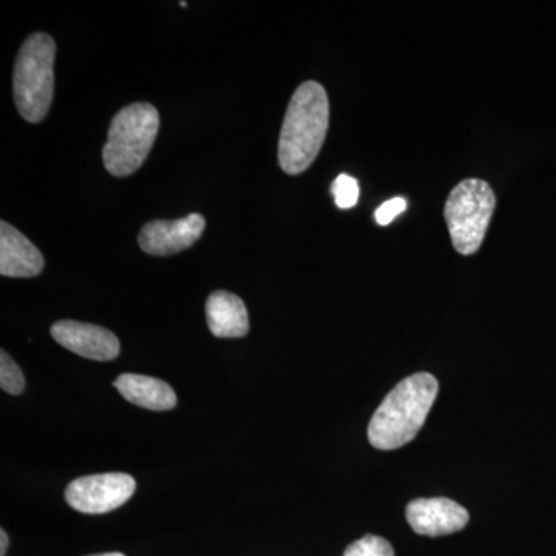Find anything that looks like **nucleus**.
I'll return each mask as SVG.
<instances>
[{
	"mask_svg": "<svg viewBox=\"0 0 556 556\" xmlns=\"http://www.w3.org/2000/svg\"><path fill=\"white\" fill-rule=\"evenodd\" d=\"M343 556H394V551L386 538L367 535L348 546Z\"/></svg>",
	"mask_w": 556,
	"mask_h": 556,
	"instance_id": "nucleus-14",
	"label": "nucleus"
},
{
	"mask_svg": "<svg viewBox=\"0 0 556 556\" xmlns=\"http://www.w3.org/2000/svg\"><path fill=\"white\" fill-rule=\"evenodd\" d=\"M0 556H5L7 548H9V535H7L5 530H0Z\"/></svg>",
	"mask_w": 556,
	"mask_h": 556,
	"instance_id": "nucleus-17",
	"label": "nucleus"
},
{
	"mask_svg": "<svg viewBox=\"0 0 556 556\" xmlns=\"http://www.w3.org/2000/svg\"><path fill=\"white\" fill-rule=\"evenodd\" d=\"M438 391L437 378L428 372H416L399 382L369 422L368 439L372 447L387 452L412 442L426 424Z\"/></svg>",
	"mask_w": 556,
	"mask_h": 556,
	"instance_id": "nucleus-2",
	"label": "nucleus"
},
{
	"mask_svg": "<svg viewBox=\"0 0 556 556\" xmlns=\"http://www.w3.org/2000/svg\"><path fill=\"white\" fill-rule=\"evenodd\" d=\"M0 387L5 393L13 394V396L24 393L25 388V379L20 365L5 351L0 353Z\"/></svg>",
	"mask_w": 556,
	"mask_h": 556,
	"instance_id": "nucleus-13",
	"label": "nucleus"
},
{
	"mask_svg": "<svg viewBox=\"0 0 556 556\" xmlns=\"http://www.w3.org/2000/svg\"><path fill=\"white\" fill-rule=\"evenodd\" d=\"M206 219L200 214H190L179 219H153L141 229L139 248L149 255L178 254L192 247L203 236Z\"/></svg>",
	"mask_w": 556,
	"mask_h": 556,
	"instance_id": "nucleus-7",
	"label": "nucleus"
},
{
	"mask_svg": "<svg viewBox=\"0 0 556 556\" xmlns=\"http://www.w3.org/2000/svg\"><path fill=\"white\" fill-rule=\"evenodd\" d=\"M137 482L127 473L90 475L70 482L68 506L87 515H102L124 506L134 496Z\"/></svg>",
	"mask_w": 556,
	"mask_h": 556,
	"instance_id": "nucleus-6",
	"label": "nucleus"
},
{
	"mask_svg": "<svg viewBox=\"0 0 556 556\" xmlns=\"http://www.w3.org/2000/svg\"><path fill=\"white\" fill-rule=\"evenodd\" d=\"M43 255L24 233L7 222L0 223V274L3 277L39 276Z\"/></svg>",
	"mask_w": 556,
	"mask_h": 556,
	"instance_id": "nucleus-10",
	"label": "nucleus"
},
{
	"mask_svg": "<svg viewBox=\"0 0 556 556\" xmlns=\"http://www.w3.org/2000/svg\"><path fill=\"white\" fill-rule=\"evenodd\" d=\"M329 127L327 91L316 80H308L292 94L280 141L278 163L289 175H299L316 161Z\"/></svg>",
	"mask_w": 556,
	"mask_h": 556,
	"instance_id": "nucleus-1",
	"label": "nucleus"
},
{
	"mask_svg": "<svg viewBox=\"0 0 556 556\" xmlns=\"http://www.w3.org/2000/svg\"><path fill=\"white\" fill-rule=\"evenodd\" d=\"M51 336L60 345L80 357L108 362L119 356L118 338L98 325L61 320L51 327Z\"/></svg>",
	"mask_w": 556,
	"mask_h": 556,
	"instance_id": "nucleus-9",
	"label": "nucleus"
},
{
	"mask_svg": "<svg viewBox=\"0 0 556 556\" xmlns=\"http://www.w3.org/2000/svg\"><path fill=\"white\" fill-rule=\"evenodd\" d=\"M121 396L137 407L167 412L177 407V394L164 380L142 375H121L113 382Z\"/></svg>",
	"mask_w": 556,
	"mask_h": 556,
	"instance_id": "nucleus-12",
	"label": "nucleus"
},
{
	"mask_svg": "<svg viewBox=\"0 0 556 556\" xmlns=\"http://www.w3.org/2000/svg\"><path fill=\"white\" fill-rule=\"evenodd\" d=\"M56 43L47 33L25 40L14 65V102L22 118L40 123L49 113L54 93Z\"/></svg>",
	"mask_w": 556,
	"mask_h": 556,
	"instance_id": "nucleus-3",
	"label": "nucleus"
},
{
	"mask_svg": "<svg viewBox=\"0 0 556 556\" xmlns=\"http://www.w3.org/2000/svg\"><path fill=\"white\" fill-rule=\"evenodd\" d=\"M331 192L334 195L336 204L340 208L354 207L358 200L357 179L346 174L339 175L336 181L332 182Z\"/></svg>",
	"mask_w": 556,
	"mask_h": 556,
	"instance_id": "nucleus-15",
	"label": "nucleus"
},
{
	"mask_svg": "<svg viewBox=\"0 0 556 556\" xmlns=\"http://www.w3.org/2000/svg\"><path fill=\"white\" fill-rule=\"evenodd\" d=\"M495 206V192L482 179H464L452 190L444 215L453 247L459 254L473 255L479 251Z\"/></svg>",
	"mask_w": 556,
	"mask_h": 556,
	"instance_id": "nucleus-5",
	"label": "nucleus"
},
{
	"mask_svg": "<svg viewBox=\"0 0 556 556\" xmlns=\"http://www.w3.org/2000/svg\"><path fill=\"white\" fill-rule=\"evenodd\" d=\"M470 515L448 497H420L407 506V521L417 535L444 536L466 529Z\"/></svg>",
	"mask_w": 556,
	"mask_h": 556,
	"instance_id": "nucleus-8",
	"label": "nucleus"
},
{
	"mask_svg": "<svg viewBox=\"0 0 556 556\" xmlns=\"http://www.w3.org/2000/svg\"><path fill=\"white\" fill-rule=\"evenodd\" d=\"M405 208H407V201L401 199V197L388 200L376 211V222H378L380 226H388L399 214H402Z\"/></svg>",
	"mask_w": 556,
	"mask_h": 556,
	"instance_id": "nucleus-16",
	"label": "nucleus"
},
{
	"mask_svg": "<svg viewBox=\"0 0 556 556\" xmlns=\"http://www.w3.org/2000/svg\"><path fill=\"white\" fill-rule=\"evenodd\" d=\"M160 129L159 110L135 102L116 113L102 149L105 169L113 177H129L142 166Z\"/></svg>",
	"mask_w": 556,
	"mask_h": 556,
	"instance_id": "nucleus-4",
	"label": "nucleus"
},
{
	"mask_svg": "<svg viewBox=\"0 0 556 556\" xmlns=\"http://www.w3.org/2000/svg\"><path fill=\"white\" fill-rule=\"evenodd\" d=\"M206 318L212 334L219 339L244 338L249 331L247 305L239 295L215 291L208 295Z\"/></svg>",
	"mask_w": 556,
	"mask_h": 556,
	"instance_id": "nucleus-11",
	"label": "nucleus"
},
{
	"mask_svg": "<svg viewBox=\"0 0 556 556\" xmlns=\"http://www.w3.org/2000/svg\"><path fill=\"white\" fill-rule=\"evenodd\" d=\"M90 556H126V555L119 554V552H110V554H98V555H90Z\"/></svg>",
	"mask_w": 556,
	"mask_h": 556,
	"instance_id": "nucleus-18",
	"label": "nucleus"
}]
</instances>
